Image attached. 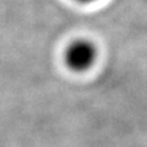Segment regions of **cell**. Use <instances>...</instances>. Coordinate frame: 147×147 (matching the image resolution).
Here are the masks:
<instances>
[{
    "instance_id": "obj_1",
    "label": "cell",
    "mask_w": 147,
    "mask_h": 147,
    "mask_svg": "<svg viewBox=\"0 0 147 147\" xmlns=\"http://www.w3.org/2000/svg\"><path fill=\"white\" fill-rule=\"evenodd\" d=\"M97 57V49L93 43L86 39H77L67 47L65 61L71 70L85 71L92 66Z\"/></svg>"
},
{
    "instance_id": "obj_2",
    "label": "cell",
    "mask_w": 147,
    "mask_h": 147,
    "mask_svg": "<svg viewBox=\"0 0 147 147\" xmlns=\"http://www.w3.org/2000/svg\"><path fill=\"white\" fill-rule=\"evenodd\" d=\"M76 1H80V3H93V1H97V0H76Z\"/></svg>"
}]
</instances>
